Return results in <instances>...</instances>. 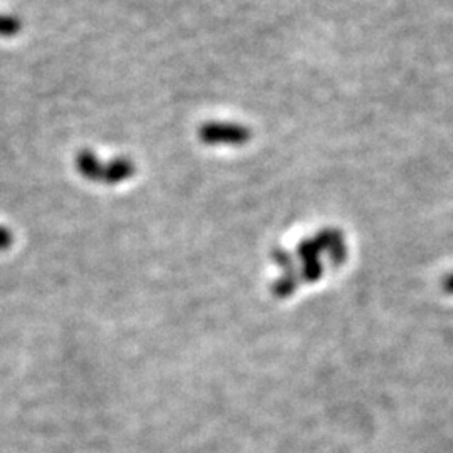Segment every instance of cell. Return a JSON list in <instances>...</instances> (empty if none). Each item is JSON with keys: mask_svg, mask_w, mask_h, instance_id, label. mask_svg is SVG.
I'll use <instances>...</instances> for the list:
<instances>
[{"mask_svg": "<svg viewBox=\"0 0 453 453\" xmlns=\"http://www.w3.org/2000/svg\"><path fill=\"white\" fill-rule=\"evenodd\" d=\"M443 289H445L448 294H453V273L445 277V281H443Z\"/></svg>", "mask_w": 453, "mask_h": 453, "instance_id": "5b68a950", "label": "cell"}, {"mask_svg": "<svg viewBox=\"0 0 453 453\" xmlns=\"http://www.w3.org/2000/svg\"><path fill=\"white\" fill-rule=\"evenodd\" d=\"M22 20L13 13L0 12V39H11L20 34Z\"/></svg>", "mask_w": 453, "mask_h": 453, "instance_id": "3957f363", "label": "cell"}, {"mask_svg": "<svg viewBox=\"0 0 453 453\" xmlns=\"http://www.w3.org/2000/svg\"><path fill=\"white\" fill-rule=\"evenodd\" d=\"M76 168L83 178L102 185H118L129 180L136 172V167L129 158L119 156L106 161L98 158L91 150H83L76 156Z\"/></svg>", "mask_w": 453, "mask_h": 453, "instance_id": "6da1fadb", "label": "cell"}, {"mask_svg": "<svg viewBox=\"0 0 453 453\" xmlns=\"http://www.w3.org/2000/svg\"><path fill=\"white\" fill-rule=\"evenodd\" d=\"M8 242H11V233L6 228L0 227V247H7Z\"/></svg>", "mask_w": 453, "mask_h": 453, "instance_id": "277c9868", "label": "cell"}, {"mask_svg": "<svg viewBox=\"0 0 453 453\" xmlns=\"http://www.w3.org/2000/svg\"><path fill=\"white\" fill-rule=\"evenodd\" d=\"M199 136L201 143L208 146H242L249 143L250 129L239 123L227 121H210L200 128Z\"/></svg>", "mask_w": 453, "mask_h": 453, "instance_id": "7a4b0ae2", "label": "cell"}]
</instances>
